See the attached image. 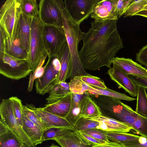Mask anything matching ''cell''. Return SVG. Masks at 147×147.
Instances as JSON below:
<instances>
[{
    "label": "cell",
    "instance_id": "cell-1",
    "mask_svg": "<svg viewBox=\"0 0 147 147\" xmlns=\"http://www.w3.org/2000/svg\"><path fill=\"white\" fill-rule=\"evenodd\" d=\"M117 20H94L87 32L81 31L80 38L83 46L79 55L84 69L95 71L105 66L111 68L116 54L124 47L117 30Z\"/></svg>",
    "mask_w": 147,
    "mask_h": 147
},
{
    "label": "cell",
    "instance_id": "cell-2",
    "mask_svg": "<svg viewBox=\"0 0 147 147\" xmlns=\"http://www.w3.org/2000/svg\"><path fill=\"white\" fill-rule=\"evenodd\" d=\"M89 95L99 107L102 115L124 123L132 127L138 114L131 107L119 99L101 95Z\"/></svg>",
    "mask_w": 147,
    "mask_h": 147
},
{
    "label": "cell",
    "instance_id": "cell-3",
    "mask_svg": "<svg viewBox=\"0 0 147 147\" xmlns=\"http://www.w3.org/2000/svg\"><path fill=\"white\" fill-rule=\"evenodd\" d=\"M63 28L70 52L72 66L70 79L75 77L89 76L84 70L80 61L78 51V46L80 41V36L81 31L80 25L71 18L65 8L64 4L61 10Z\"/></svg>",
    "mask_w": 147,
    "mask_h": 147
},
{
    "label": "cell",
    "instance_id": "cell-4",
    "mask_svg": "<svg viewBox=\"0 0 147 147\" xmlns=\"http://www.w3.org/2000/svg\"><path fill=\"white\" fill-rule=\"evenodd\" d=\"M43 25L38 16L33 18L28 58L32 73L35 71L42 57L47 52L45 49L43 38Z\"/></svg>",
    "mask_w": 147,
    "mask_h": 147
},
{
    "label": "cell",
    "instance_id": "cell-5",
    "mask_svg": "<svg viewBox=\"0 0 147 147\" xmlns=\"http://www.w3.org/2000/svg\"><path fill=\"white\" fill-rule=\"evenodd\" d=\"M32 72L28 59H18L5 53L0 56V73L7 78L19 80Z\"/></svg>",
    "mask_w": 147,
    "mask_h": 147
},
{
    "label": "cell",
    "instance_id": "cell-6",
    "mask_svg": "<svg viewBox=\"0 0 147 147\" xmlns=\"http://www.w3.org/2000/svg\"><path fill=\"white\" fill-rule=\"evenodd\" d=\"M62 0H41L38 5V17L43 25L63 28L61 10Z\"/></svg>",
    "mask_w": 147,
    "mask_h": 147
},
{
    "label": "cell",
    "instance_id": "cell-7",
    "mask_svg": "<svg viewBox=\"0 0 147 147\" xmlns=\"http://www.w3.org/2000/svg\"><path fill=\"white\" fill-rule=\"evenodd\" d=\"M21 13L18 0H7L0 10V26L13 41Z\"/></svg>",
    "mask_w": 147,
    "mask_h": 147
},
{
    "label": "cell",
    "instance_id": "cell-8",
    "mask_svg": "<svg viewBox=\"0 0 147 147\" xmlns=\"http://www.w3.org/2000/svg\"><path fill=\"white\" fill-rule=\"evenodd\" d=\"M42 36L45 49L49 59L56 56L67 42L63 28L43 25Z\"/></svg>",
    "mask_w": 147,
    "mask_h": 147
},
{
    "label": "cell",
    "instance_id": "cell-9",
    "mask_svg": "<svg viewBox=\"0 0 147 147\" xmlns=\"http://www.w3.org/2000/svg\"><path fill=\"white\" fill-rule=\"evenodd\" d=\"M43 76L35 80L37 93L43 95L49 92L57 84V78L61 69V65L57 56L48 58Z\"/></svg>",
    "mask_w": 147,
    "mask_h": 147
},
{
    "label": "cell",
    "instance_id": "cell-10",
    "mask_svg": "<svg viewBox=\"0 0 147 147\" xmlns=\"http://www.w3.org/2000/svg\"><path fill=\"white\" fill-rule=\"evenodd\" d=\"M100 0H64L65 7L71 18L80 24L92 13L95 5Z\"/></svg>",
    "mask_w": 147,
    "mask_h": 147
},
{
    "label": "cell",
    "instance_id": "cell-11",
    "mask_svg": "<svg viewBox=\"0 0 147 147\" xmlns=\"http://www.w3.org/2000/svg\"><path fill=\"white\" fill-rule=\"evenodd\" d=\"M32 109L43 125L45 129L52 127H61L74 130V127L65 118L44 110L42 108L36 107L33 104L26 105Z\"/></svg>",
    "mask_w": 147,
    "mask_h": 147
},
{
    "label": "cell",
    "instance_id": "cell-12",
    "mask_svg": "<svg viewBox=\"0 0 147 147\" xmlns=\"http://www.w3.org/2000/svg\"><path fill=\"white\" fill-rule=\"evenodd\" d=\"M33 18L21 12L13 41L17 39L21 46L28 53L29 51L31 27Z\"/></svg>",
    "mask_w": 147,
    "mask_h": 147
},
{
    "label": "cell",
    "instance_id": "cell-13",
    "mask_svg": "<svg viewBox=\"0 0 147 147\" xmlns=\"http://www.w3.org/2000/svg\"><path fill=\"white\" fill-rule=\"evenodd\" d=\"M110 78L133 97L137 96V87L129 77L115 65L109 68L107 73Z\"/></svg>",
    "mask_w": 147,
    "mask_h": 147
},
{
    "label": "cell",
    "instance_id": "cell-14",
    "mask_svg": "<svg viewBox=\"0 0 147 147\" xmlns=\"http://www.w3.org/2000/svg\"><path fill=\"white\" fill-rule=\"evenodd\" d=\"M116 0H100L94 6L91 17L95 20H118L115 14Z\"/></svg>",
    "mask_w": 147,
    "mask_h": 147
},
{
    "label": "cell",
    "instance_id": "cell-15",
    "mask_svg": "<svg viewBox=\"0 0 147 147\" xmlns=\"http://www.w3.org/2000/svg\"><path fill=\"white\" fill-rule=\"evenodd\" d=\"M112 64L115 65L122 71L128 75L147 77V68L131 59L115 57L113 60Z\"/></svg>",
    "mask_w": 147,
    "mask_h": 147
},
{
    "label": "cell",
    "instance_id": "cell-16",
    "mask_svg": "<svg viewBox=\"0 0 147 147\" xmlns=\"http://www.w3.org/2000/svg\"><path fill=\"white\" fill-rule=\"evenodd\" d=\"M60 62L61 69L57 78V84L65 82L71 78L72 74V66L71 55L67 42L57 55Z\"/></svg>",
    "mask_w": 147,
    "mask_h": 147
},
{
    "label": "cell",
    "instance_id": "cell-17",
    "mask_svg": "<svg viewBox=\"0 0 147 147\" xmlns=\"http://www.w3.org/2000/svg\"><path fill=\"white\" fill-rule=\"evenodd\" d=\"M88 119L98 122L96 129L103 131L127 133L132 129L124 123L102 115Z\"/></svg>",
    "mask_w": 147,
    "mask_h": 147
},
{
    "label": "cell",
    "instance_id": "cell-18",
    "mask_svg": "<svg viewBox=\"0 0 147 147\" xmlns=\"http://www.w3.org/2000/svg\"><path fill=\"white\" fill-rule=\"evenodd\" d=\"M71 100V93L54 103L47 104L42 108L46 111L65 118L69 110Z\"/></svg>",
    "mask_w": 147,
    "mask_h": 147
},
{
    "label": "cell",
    "instance_id": "cell-19",
    "mask_svg": "<svg viewBox=\"0 0 147 147\" xmlns=\"http://www.w3.org/2000/svg\"><path fill=\"white\" fill-rule=\"evenodd\" d=\"M4 32L5 53L18 59H28V53L21 46L19 41L17 39L11 41L4 30Z\"/></svg>",
    "mask_w": 147,
    "mask_h": 147
},
{
    "label": "cell",
    "instance_id": "cell-20",
    "mask_svg": "<svg viewBox=\"0 0 147 147\" xmlns=\"http://www.w3.org/2000/svg\"><path fill=\"white\" fill-rule=\"evenodd\" d=\"M53 140L61 147H93L75 131Z\"/></svg>",
    "mask_w": 147,
    "mask_h": 147
},
{
    "label": "cell",
    "instance_id": "cell-21",
    "mask_svg": "<svg viewBox=\"0 0 147 147\" xmlns=\"http://www.w3.org/2000/svg\"><path fill=\"white\" fill-rule=\"evenodd\" d=\"M80 108L81 118H91L101 115L99 107L87 92H85L81 100Z\"/></svg>",
    "mask_w": 147,
    "mask_h": 147
},
{
    "label": "cell",
    "instance_id": "cell-22",
    "mask_svg": "<svg viewBox=\"0 0 147 147\" xmlns=\"http://www.w3.org/2000/svg\"><path fill=\"white\" fill-rule=\"evenodd\" d=\"M23 124L22 127L35 146L41 144L43 131L30 121L24 113L22 114Z\"/></svg>",
    "mask_w": 147,
    "mask_h": 147
},
{
    "label": "cell",
    "instance_id": "cell-23",
    "mask_svg": "<svg viewBox=\"0 0 147 147\" xmlns=\"http://www.w3.org/2000/svg\"><path fill=\"white\" fill-rule=\"evenodd\" d=\"M84 93L82 95L71 93L70 107L68 113L65 118L74 127L78 120L81 118L80 102Z\"/></svg>",
    "mask_w": 147,
    "mask_h": 147
},
{
    "label": "cell",
    "instance_id": "cell-24",
    "mask_svg": "<svg viewBox=\"0 0 147 147\" xmlns=\"http://www.w3.org/2000/svg\"><path fill=\"white\" fill-rule=\"evenodd\" d=\"M103 131L109 140L119 143L123 146L137 141L140 137L127 133Z\"/></svg>",
    "mask_w": 147,
    "mask_h": 147
},
{
    "label": "cell",
    "instance_id": "cell-25",
    "mask_svg": "<svg viewBox=\"0 0 147 147\" xmlns=\"http://www.w3.org/2000/svg\"><path fill=\"white\" fill-rule=\"evenodd\" d=\"M147 13V0H132L123 14L124 18L135 16L145 17Z\"/></svg>",
    "mask_w": 147,
    "mask_h": 147
},
{
    "label": "cell",
    "instance_id": "cell-26",
    "mask_svg": "<svg viewBox=\"0 0 147 147\" xmlns=\"http://www.w3.org/2000/svg\"><path fill=\"white\" fill-rule=\"evenodd\" d=\"M70 92L79 95L88 91L93 92L95 88L82 80L79 76H76L71 80L69 83Z\"/></svg>",
    "mask_w": 147,
    "mask_h": 147
},
{
    "label": "cell",
    "instance_id": "cell-27",
    "mask_svg": "<svg viewBox=\"0 0 147 147\" xmlns=\"http://www.w3.org/2000/svg\"><path fill=\"white\" fill-rule=\"evenodd\" d=\"M137 103L135 112L138 114L147 118V94L146 89L137 87Z\"/></svg>",
    "mask_w": 147,
    "mask_h": 147
},
{
    "label": "cell",
    "instance_id": "cell-28",
    "mask_svg": "<svg viewBox=\"0 0 147 147\" xmlns=\"http://www.w3.org/2000/svg\"><path fill=\"white\" fill-rule=\"evenodd\" d=\"M21 12L33 18L38 16L39 7L36 0H18Z\"/></svg>",
    "mask_w": 147,
    "mask_h": 147
},
{
    "label": "cell",
    "instance_id": "cell-29",
    "mask_svg": "<svg viewBox=\"0 0 147 147\" xmlns=\"http://www.w3.org/2000/svg\"><path fill=\"white\" fill-rule=\"evenodd\" d=\"M0 147H27L9 129L0 135Z\"/></svg>",
    "mask_w": 147,
    "mask_h": 147
},
{
    "label": "cell",
    "instance_id": "cell-30",
    "mask_svg": "<svg viewBox=\"0 0 147 147\" xmlns=\"http://www.w3.org/2000/svg\"><path fill=\"white\" fill-rule=\"evenodd\" d=\"M92 87L95 88V90L93 92H87L90 94L105 95L120 100L129 101L136 100V98L129 97L125 94L116 92L107 88L105 90L94 86Z\"/></svg>",
    "mask_w": 147,
    "mask_h": 147
},
{
    "label": "cell",
    "instance_id": "cell-31",
    "mask_svg": "<svg viewBox=\"0 0 147 147\" xmlns=\"http://www.w3.org/2000/svg\"><path fill=\"white\" fill-rule=\"evenodd\" d=\"M74 131V130L61 127L47 128L43 132L42 137V142L61 137L67 134Z\"/></svg>",
    "mask_w": 147,
    "mask_h": 147
},
{
    "label": "cell",
    "instance_id": "cell-32",
    "mask_svg": "<svg viewBox=\"0 0 147 147\" xmlns=\"http://www.w3.org/2000/svg\"><path fill=\"white\" fill-rule=\"evenodd\" d=\"M48 54L47 52L42 57L34 73L31 72L30 74L27 89L28 91L31 92L32 91L34 80L41 78L43 76L47 66V64L44 66H42Z\"/></svg>",
    "mask_w": 147,
    "mask_h": 147
},
{
    "label": "cell",
    "instance_id": "cell-33",
    "mask_svg": "<svg viewBox=\"0 0 147 147\" xmlns=\"http://www.w3.org/2000/svg\"><path fill=\"white\" fill-rule=\"evenodd\" d=\"M132 132L147 138V118L138 114L137 118L132 126Z\"/></svg>",
    "mask_w": 147,
    "mask_h": 147
},
{
    "label": "cell",
    "instance_id": "cell-34",
    "mask_svg": "<svg viewBox=\"0 0 147 147\" xmlns=\"http://www.w3.org/2000/svg\"><path fill=\"white\" fill-rule=\"evenodd\" d=\"M99 124L98 122L84 117L80 118L75 124V131H82L92 129H96Z\"/></svg>",
    "mask_w": 147,
    "mask_h": 147
},
{
    "label": "cell",
    "instance_id": "cell-35",
    "mask_svg": "<svg viewBox=\"0 0 147 147\" xmlns=\"http://www.w3.org/2000/svg\"><path fill=\"white\" fill-rule=\"evenodd\" d=\"M9 98L15 116L20 125L22 127L23 110L22 100L16 96H12Z\"/></svg>",
    "mask_w": 147,
    "mask_h": 147
},
{
    "label": "cell",
    "instance_id": "cell-36",
    "mask_svg": "<svg viewBox=\"0 0 147 147\" xmlns=\"http://www.w3.org/2000/svg\"><path fill=\"white\" fill-rule=\"evenodd\" d=\"M79 77L83 81L92 86L105 90L107 88L104 81L99 77L91 75L82 76Z\"/></svg>",
    "mask_w": 147,
    "mask_h": 147
},
{
    "label": "cell",
    "instance_id": "cell-37",
    "mask_svg": "<svg viewBox=\"0 0 147 147\" xmlns=\"http://www.w3.org/2000/svg\"><path fill=\"white\" fill-rule=\"evenodd\" d=\"M23 112L28 118L33 123L44 131L45 128L39 120L34 112L26 105H23Z\"/></svg>",
    "mask_w": 147,
    "mask_h": 147
},
{
    "label": "cell",
    "instance_id": "cell-38",
    "mask_svg": "<svg viewBox=\"0 0 147 147\" xmlns=\"http://www.w3.org/2000/svg\"><path fill=\"white\" fill-rule=\"evenodd\" d=\"M81 131L93 137L103 143L110 141L103 131L96 129H92Z\"/></svg>",
    "mask_w": 147,
    "mask_h": 147
},
{
    "label": "cell",
    "instance_id": "cell-39",
    "mask_svg": "<svg viewBox=\"0 0 147 147\" xmlns=\"http://www.w3.org/2000/svg\"><path fill=\"white\" fill-rule=\"evenodd\" d=\"M132 0H116L115 14L119 19L123 15Z\"/></svg>",
    "mask_w": 147,
    "mask_h": 147
},
{
    "label": "cell",
    "instance_id": "cell-40",
    "mask_svg": "<svg viewBox=\"0 0 147 147\" xmlns=\"http://www.w3.org/2000/svg\"><path fill=\"white\" fill-rule=\"evenodd\" d=\"M136 59L141 65L147 67V44L143 47L136 54Z\"/></svg>",
    "mask_w": 147,
    "mask_h": 147
},
{
    "label": "cell",
    "instance_id": "cell-41",
    "mask_svg": "<svg viewBox=\"0 0 147 147\" xmlns=\"http://www.w3.org/2000/svg\"><path fill=\"white\" fill-rule=\"evenodd\" d=\"M129 77L137 87L147 89V77L129 75Z\"/></svg>",
    "mask_w": 147,
    "mask_h": 147
},
{
    "label": "cell",
    "instance_id": "cell-42",
    "mask_svg": "<svg viewBox=\"0 0 147 147\" xmlns=\"http://www.w3.org/2000/svg\"><path fill=\"white\" fill-rule=\"evenodd\" d=\"M78 134L88 143L92 146L104 143L103 142L97 140L93 137L81 131H76Z\"/></svg>",
    "mask_w": 147,
    "mask_h": 147
},
{
    "label": "cell",
    "instance_id": "cell-43",
    "mask_svg": "<svg viewBox=\"0 0 147 147\" xmlns=\"http://www.w3.org/2000/svg\"><path fill=\"white\" fill-rule=\"evenodd\" d=\"M123 146L125 147H147V138L140 136L137 141Z\"/></svg>",
    "mask_w": 147,
    "mask_h": 147
},
{
    "label": "cell",
    "instance_id": "cell-44",
    "mask_svg": "<svg viewBox=\"0 0 147 147\" xmlns=\"http://www.w3.org/2000/svg\"><path fill=\"white\" fill-rule=\"evenodd\" d=\"M60 85V93L63 95H66L71 93L69 83L62 82L59 83Z\"/></svg>",
    "mask_w": 147,
    "mask_h": 147
},
{
    "label": "cell",
    "instance_id": "cell-45",
    "mask_svg": "<svg viewBox=\"0 0 147 147\" xmlns=\"http://www.w3.org/2000/svg\"><path fill=\"white\" fill-rule=\"evenodd\" d=\"M5 53L4 30L0 26V56Z\"/></svg>",
    "mask_w": 147,
    "mask_h": 147
},
{
    "label": "cell",
    "instance_id": "cell-46",
    "mask_svg": "<svg viewBox=\"0 0 147 147\" xmlns=\"http://www.w3.org/2000/svg\"><path fill=\"white\" fill-rule=\"evenodd\" d=\"M93 147H125L123 145L113 141L93 146Z\"/></svg>",
    "mask_w": 147,
    "mask_h": 147
},
{
    "label": "cell",
    "instance_id": "cell-47",
    "mask_svg": "<svg viewBox=\"0 0 147 147\" xmlns=\"http://www.w3.org/2000/svg\"><path fill=\"white\" fill-rule=\"evenodd\" d=\"M9 129L0 120V135L6 133Z\"/></svg>",
    "mask_w": 147,
    "mask_h": 147
},
{
    "label": "cell",
    "instance_id": "cell-48",
    "mask_svg": "<svg viewBox=\"0 0 147 147\" xmlns=\"http://www.w3.org/2000/svg\"><path fill=\"white\" fill-rule=\"evenodd\" d=\"M47 147H60L58 146L55 145L54 144H52L51 146Z\"/></svg>",
    "mask_w": 147,
    "mask_h": 147
},
{
    "label": "cell",
    "instance_id": "cell-49",
    "mask_svg": "<svg viewBox=\"0 0 147 147\" xmlns=\"http://www.w3.org/2000/svg\"><path fill=\"white\" fill-rule=\"evenodd\" d=\"M145 17L147 18V13L146 14V16H145Z\"/></svg>",
    "mask_w": 147,
    "mask_h": 147
}]
</instances>
